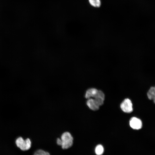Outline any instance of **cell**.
Wrapping results in <instances>:
<instances>
[{"label":"cell","instance_id":"7a4b0ae2","mask_svg":"<svg viewBox=\"0 0 155 155\" xmlns=\"http://www.w3.org/2000/svg\"><path fill=\"white\" fill-rule=\"evenodd\" d=\"M17 146L22 151L29 150L31 146V142L28 138L24 140L22 137H19L16 141Z\"/></svg>","mask_w":155,"mask_h":155},{"label":"cell","instance_id":"8992f818","mask_svg":"<svg viewBox=\"0 0 155 155\" xmlns=\"http://www.w3.org/2000/svg\"><path fill=\"white\" fill-rule=\"evenodd\" d=\"M86 104L88 107L93 111H96L99 109V106L93 98L88 99Z\"/></svg>","mask_w":155,"mask_h":155},{"label":"cell","instance_id":"8fae6325","mask_svg":"<svg viewBox=\"0 0 155 155\" xmlns=\"http://www.w3.org/2000/svg\"><path fill=\"white\" fill-rule=\"evenodd\" d=\"M56 142L57 145L61 146V138H57L56 140Z\"/></svg>","mask_w":155,"mask_h":155},{"label":"cell","instance_id":"277c9868","mask_svg":"<svg viewBox=\"0 0 155 155\" xmlns=\"http://www.w3.org/2000/svg\"><path fill=\"white\" fill-rule=\"evenodd\" d=\"M121 110L124 112L129 113L133 111V105L131 101L129 98H126L120 105Z\"/></svg>","mask_w":155,"mask_h":155},{"label":"cell","instance_id":"3957f363","mask_svg":"<svg viewBox=\"0 0 155 155\" xmlns=\"http://www.w3.org/2000/svg\"><path fill=\"white\" fill-rule=\"evenodd\" d=\"M85 97L87 99L97 98H101L104 99L105 96L103 92L95 88H90L86 91Z\"/></svg>","mask_w":155,"mask_h":155},{"label":"cell","instance_id":"30bf717a","mask_svg":"<svg viewBox=\"0 0 155 155\" xmlns=\"http://www.w3.org/2000/svg\"><path fill=\"white\" fill-rule=\"evenodd\" d=\"M34 155H50V154L48 152L40 149L35 151Z\"/></svg>","mask_w":155,"mask_h":155},{"label":"cell","instance_id":"9c48e42d","mask_svg":"<svg viewBox=\"0 0 155 155\" xmlns=\"http://www.w3.org/2000/svg\"><path fill=\"white\" fill-rule=\"evenodd\" d=\"M90 4L94 7H99L101 5V1L100 0H88Z\"/></svg>","mask_w":155,"mask_h":155},{"label":"cell","instance_id":"52a82bcc","mask_svg":"<svg viewBox=\"0 0 155 155\" xmlns=\"http://www.w3.org/2000/svg\"><path fill=\"white\" fill-rule=\"evenodd\" d=\"M148 98L153 101L155 103V86L151 87L147 93Z\"/></svg>","mask_w":155,"mask_h":155},{"label":"cell","instance_id":"5b68a950","mask_svg":"<svg viewBox=\"0 0 155 155\" xmlns=\"http://www.w3.org/2000/svg\"><path fill=\"white\" fill-rule=\"evenodd\" d=\"M130 127L133 129L138 130L142 127V123L139 119L136 117H132L129 121Z\"/></svg>","mask_w":155,"mask_h":155},{"label":"cell","instance_id":"6da1fadb","mask_svg":"<svg viewBox=\"0 0 155 155\" xmlns=\"http://www.w3.org/2000/svg\"><path fill=\"white\" fill-rule=\"evenodd\" d=\"M61 146L63 149H66L71 147L73 144V139L71 133L68 131L63 133L61 135Z\"/></svg>","mask_w":155,"mask_h":155},{"label":"cell","instance_id":"ba28073f","mask_svg":"<svg viewBox=\"0 0 155 155\" xmlns=\"http://www.w3.org/2000/svg\"><path fill=\"white\" fill-rule=\"evenodd\" d=\"M95 151L97 155H101L104 152V148L101 145H98L96 147Z\"/></svg>","mask_w":155,"mask_h":155}]
</instances>
